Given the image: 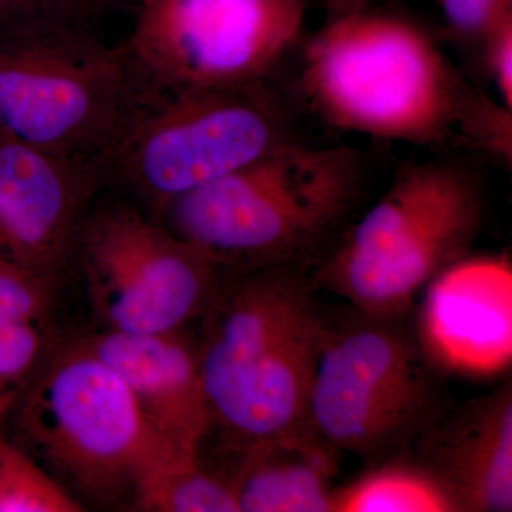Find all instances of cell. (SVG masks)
<instances>
[{"label": "cell", "mask_w": 512, "mask_h": 512, "mask_svg": "<svg viewBox=\"0 0 512 512\" xmlns=\"http://www.w3.org/2000/svg\"><path fill=\"white\" fill-rule=\"evenodd\" d=\"M200 323L208 434L215 431L234 457L316 436L309 399L325 318L298 265L224 274Z\"/></svg>", "instance_id": "cell-1"}, {"label": "cell", "mask_w": 512, "mask_h": 512, "mask_svg": "<svg viewBox=\"0 0 512 512\" xmlns=\"http://www.w3.org/2000/svg\"><path fill=\"white\" fill-rule=\"evenodd\" d=\"M360 178L352 148L288 140L168 202L154 218L222 274L298 265L345 220Z\"/></svg>", "instance_id": "cell-2"}, {"label": "cell", "mask_w": 512, "mask_h": 512, "mask_svg": "<svg viewBox=\"0 0 512 512\" xmlns=\"http://www.w3.org/2000/svg\"><path fill=\"white\" fill-rule=\"evenodd\" d=\"M302 89L330 126L413 144L460 131L476 96L426 30L366 9L336 16L308 40Z\"/></svg>", "instance_id": "cell-3"}, {"label": "cell", "mask_w": 512, "mask_h": 512, "mask_svg": "<svg viewBox=\"0 0 512 512\" xmlns=\"http://www.w3.org/2000/svg\"><path fill=\"white\" fill-rule=\"evenodd\" d=\"M12 412L29 456L76 500H130L134 507L161 468L200 456L153 429L126 383L83 336H62Z\"/></svg>", "instance_id": "cell-4"}, {"label": "cell", "mask_w": 512, "mask_h": 512, "mask_svg": "<svg viewBox=\"0 0 512 512\" xmlns=\"http://www.w3.org/2000/svg\"><path fill=\"white\" fill-rule=\"evenodd\" d=\"M483 221V190L466 168L431 161L404 165L320 265L312 284L355 311L404 318L437 276L470 255Z\"/></svg>", "instance_id": "cell-5"}, {"label": "cell", "mask_w": 512, "mask_h": 512, "mask_svg": "<svg viewBox=\"0 0 512 512\" xmlns=\"http://www.w3.org/2000/svg\"><path fill=\"white\" fill-rule=\"evenodd\" d=\"M402 319L325 320L309 420L338 453L370 464L404 456L443 416L440 372Z\"/></svg>", "instance_id": "cell-6"}, {"label": "cell", "mask_w": 512, "mask_h": 512, "mask_svg": "<svg viewBox=\"0 0 512 512\" xmlns=\"http://www.w3.org/2000/svg\"><path fill=\"white\" fill-rule=\"evenodd\" d=\"M136 109L123 45L96 29L0 35V134L101 165Z\"/></svg>", "instance_id": "cell-7"}, {"label": "cell", "mask_w": 512, "mask_h": 512, "mask_svg": "<svg viewBox=\"0 0 512 512\" xmlns=\"http://www.w3.org/2000/svg\"><path fill=\"white\" fill-rule=\"evenodd\" d=\"M285 141L284 109L266 82L191 90L140 104L101 167L106 187L154 217Z\"/></svg>", "instance_id": "cell-8"}, {"label": "cell", "mask_w": 512, "mask_h": 512, "mask_svg": "<svg viewBox=\"0 0 512 512\" xmlns=\"http://www.w3.org/2000/svg\"><path fill=\"white\" fill-rule=\"evenodd\" d=\"M306 0H140L121 45L137 106L266 82L301 36Z\"/></svg>", "instance_id": "cell-9"}, {"label": "cell", "mask_w": 512, "mask_h": 512, "mask_svg": "<svg viewBox=\"0 0 512 512\" xmlns=\"http://www.w3.org/2000/svg\"><path fill=\"white\" fill-rule=\"evenodd\" d=\"M73 268L99 328L130 333L184 332L208 311L224 276L163 222L119 198L90 208Z\"/></svg>", "instance_id": "cell-10"}, {"label": "cell", "mask_w": 512, "mask_h": 512, "mask_svg": "<svg viewBox=\"0 0 512 512\" xmlns=\"http://www.w3.org/2000/svg\"><path fill=\"white\" fill-rule=\"evenodd\" d=\"M99 163L73 160L0 134V258L62 284L94 200Z\"/></svg>", "instance_id": "cell-11"}, {"label": "cell", "mask_w": 512, "mask_h": 512, "mask_svg": "<svg viewBox=\"0 0 512 512\" xmlns=\"http://www.w3.org/2000/svg\"><path fill=\"white\" fill-rule=\"evenodd\" d=\"M511 284L507 259L468 255L424 289L414 335L440 373L497 375L511 362Z\"/></svg>", "instance_id": "cell-12"}, {"label": "cell", "mask_w": 512, "mask_h": 512, "mask_svg": "<svg viewBox=\"0 0 512 512\" xmlns=\"http://www.w3.org/2000/svg\"><path fill=\"white\" fill-rule=\"evenodd\" d=\"M87 346L121 377L153 429L175 447L201 454L210 431L195 342L184 332L97 329Z\"/></svg>", "instance_id": "cell-13"}, {"label": "cell", "mask_w": 512, "mask_h": 512, "mask_svg": "<svg viewBox=\"0 0 512 512\" xmlns=\"http://www.w3.org/2000/svg\"><path fill=\"white\" fill-rule=\"evenodd\" d=\"M419 460L461 512L512 510V389L505 382L440 417L417 441Z\"/></svg>", "instance_id": "cell-14"}, {"label": "cell", "mask_w": 512, "mask_h": 512, "mask_svg": "<svg viewBox=\"0 0 512 512\" xmlns=\"http://www.w3.org/2000/svg\"><path fill=\"white\" fill-rule=\"evenodd\" d=\"M338 454L318 436L239 454L227 474L239 512H333Z\"/></svg>", "instance_id": "cell-15"}, {"label": "cell", "mask_w": 512, "mask_h": 512, "mask_svg": "<svg viewBox=\"0 0 512 512\" xmlns=\"http://www.w3.org/2000/svg\"><path fill=\"white\" fill-rule=\"evenodd\" d=\"M333 512H461L446 484L426 464L404 456L370 464L336 485Z\"/></svg>", "instance_id": "cell-16"}, {"label": "cell", "mask_w": 512, "mask_h": 512, "mask_svg": "<svg viewBox=\"0 0 512 512\" xmlns=\"http://www.w3.org/2000/svg\"><path fill=\"white\" fill-rule=\"evenodd\" d=\"M134 507L153 512H239L228 478L205 467L201 454L161 468L138 491Z\"/></svg>", "instance_id": "cell-17"}, {"label": "cell", "mask_w": 512, "mask_h": 512, "mask_svg": "<svg viewBox=\"0 0 512 512\" xmlns=\"http://www.w3.org/2000/svg\"><path fill=\"white\" fill-rule=\"evenodd\" d=\"M82 504L0 434V512H79Z\"/></svg>", "instance_id": "cell-18"}, {"label": "cell", "mask_w": 512, "mask_h": 512, "mask_svg": "<svg viewBox=\"0 0 512 512\" xmlns=\"http://www.w3.org/2000/svg\"><path fill=\"white\" fill-rule=\"evenodd\" d=\"M62 336L55 325L0 322V427Z\"/></svg>", "instance_id": "cell-19"}, {"label": "cell", "mask_w": 512, "mask_h": 512, "mask_svg": "<svg viewBox=\"0 0 512 512\" xmlns=\"http://www.w3.org/2000/svg\"><path fill=\"white\" fill-rule=\"evenodd\" d=\"M117 0H0V35L36 30L96 29Z\"/></svg>", "instance_id": "cell-20"}, {"label": "cell", "mask_w": 512, "mask_h": 512, "mask_svg": "<svg viewBox=\"0 0 512 512\" xmlns=\"http://www.w3.org/2000/svg\"><path fill=\"white\" fill-rule=\"evenodd\" d=\"M62 284L43 278L0 258V322L55 325Z\"/></svg>", "instance_id": "cell-21"}, {"label": "cell", "mask_w": 512, "mask_h": 512, "mask_svg": "<svg viewBox=\"0 0 512 512\" xmlns=\"http://www.w3.org/2000/svg\"><path fill=\"white\" fill-rule=\"evenodd\" d=\"M508 107L497 106L493 101L476 93L471 101L460 133L471 143L484 148L488 153L511 163L512 154V116Z\"/></svg>", "instance_id": "cell-22"}, {"label": "cell", "mask_w": 512, "mask_h": 512, "mask_svg": "<svg viewBox=\"0 0 512 512\" xmlns=\"http://www.w3.org/2000/svg\"><path fill=\"white\" fill-rule=\"evenodd\" d=\"M448 25L458 35L483 39L501 20L512 15V0H440Z\"/></svg>", "instance_id": "cell-23"}, {"label": "cell", "mask_w": 512, "mask_h": 512, "mask_svg": "<svg viewBox=\"0 0 512 512\" xmlns=\"http://www.w3.org/2000/svg\"><path fill=\"white\" fill-rule=\"evenodd\" d=\"M484 60L505 107L512 110V15L485 33Z\"/></svg>", "instance_id": "cell-24"}, {"label": "cell", "mask_w": 512, "mask_h": 512, "mask_svg": "<svg viewBox=\"0 0 512 512\" xmlns=\"http://www.w3.org/2000/svg\"><path fill=\"white\" fill-rule=\"evenodd\" d=\"M367 2L369 0H333V8L336 9V16L345 15L366 9Z\"/></svg>", "instance_id": "cell-25"}, {"label": "cell", "mask_w": 512, "mask_h": 512, "mask_svg": "<svg viewBox=\"0 0 512 512\" xmlns=\"http://www.w3.org/2000/svg\"><path fill=\"white\" fill-rule=\"evenodd\" d=\"M330 2H332V3H333V0H330Z\"/></svg>", "instance_id": "cell-26"}, {"label": "cell", "mask_w": 512, "mask_h": 512, "mask_svg": "<svg viewBox=\"0 0 512 512\" xmlns=\"http://www.w3.org/2000/svg\"><path fill=\"white\" fill-rule=\"evenodd\" d=\"M0 434H2V433H0Z\"/></svg>", "instance_id": "cell-27"}]
</instances>
